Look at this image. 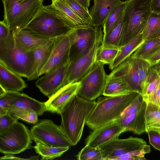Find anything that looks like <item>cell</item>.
<instances>
[{"instance_id": "47", "label": "cell", "mask_w": 160, "mask_h": 160, "mask_svg": "<svg viewBox=\"0 0 160 160\" xmlns=\"http://www.w3.org/2000/svg\"><path fill=\"white\" fill-rule=\"evenodd\" d=\"M87 10L88 11V8L89 7L91 0H75Z\"/></svg>"}, {"instance_id": "39", "label": "cell", "mask_w": 160, "mask_h": 160, "mask_svg": "<svg viewBox=\"0 0 160 160\" xmlns=\"http://www.w3.org/2000/svg\"><path fill=\"white\" fill-rule=\"evenodd\" d=\"M135 58L143 93L146 80L151 65L146 60Z\"/></svg>"}, {"instance_id": "32", "label": "cell", "mask_w": 160, "mask_h": 160, "mask_svg": "<svg viewBox=\"0 0 160 160\" xmlns=\"http://www.w3.org/2000/svg\"><path fill=\"white\" fill-rule=\"evenodd\" d=\"M120 48L102 47L101 45L97 52L96 61L108 64L110 67L118 54Z\"/></svg>"}, {"instance_id": "50", "label": "cell", "mask_w": 160, "mask_h": 160, "mask_svg": "<svg viewBox=\"0 0 160 160\" xmlns=\"http://www.w3.org/2000/svg\"><path fill=\"white\" fill-rule=\"evenodd\" d=\"M31 156L30 158L28 159V160H38L39 159V156Z\"/></svg>"}, {"instance_id": "51", "label": "cell", "mask_w": 160, "mask_h": 160, "mask_svg": "<svg viewBox=\"0 0 160 160\" xmlns=\"http://www.w3.org/2000/svg\"><path fill=\"white\" fill-rule=\"evenodd\" d=\"M16 1L18 2H22L23 1H24L26 0H15Z\"/></svg>"}, {"instance_id": "24", "label": "cell", "mask_w": 160, "mask_h": 160, "mask_svg": "<svg viewBox=\"0 0 160 160\" xmlns=\"http://www.w3.org/2000/svg\"><path fill=\"white\" fill-rule=\"evenodd\" d=\"M123 15L124 11L114 27L103 37L102 47L120 48L122 46L124 34Z\"/></svg>"}, {"instance_id": "37", "label": "cell", "mask_w": 160, "mask_h": 160, "mask_svg": "<svg viewBox=\"0 0 160 160\" xmlns=\"http://www.w3.org/2000/svg\"><path fill=\"white\" fill-rule=\"evenodd\" d=\"M151 151L150 145L148 144L138 149L121 155L116 160H146L145 155Z\"/></svg>"}, {"instance_id": "25", "label": "cell", "mask_w": 160, "mask_h": 160, "mask_svg": "<svg viewBox=\"0 0 160 160\" xmlns=\"http://www.w3.org/2000/svg\"><path fill=\"white\" fill-rule=\"evenodd\" d=\"M144 41L142 33L133 37L122 46L109 68L112 70L117 67L126 59L130 57Z\"/></svg>"}, {"instance_id": "12", "label": "cell", "mask_w": 160, "mask_h": 160, "mask_svg": "<svg viewBox=\"0 0 160 160\" xmlns=\"http://www.w3.org/2000/svg\"><path fill=\"white\" fill-rule=\"evenodd\" d=\"M147 144L146 142L142 138L131 136L125 139L115 138L99 147L103 160H116L119 156Z\"/></svg>"}, {"instance_id": "45", "label": "cell", "mask_w": 160, "mask_h": 160, "mask_svg": "<svg viewBox=\"0 0 160 160\" xmlns=\"http://www.w3.org/2000/svg\"><path fill=\"white\" fill-rule=\"evenodd\" d=\"M151 8L152 12L160 14V0H152Z\"/></svg>"}, {"instance_id": "15", "label": "cell", "mask_w": 160, "mask_h": 160, "mask_svg": "<svg viewBox=\"0 0 160 160\" xmlns=\"http://www.w3.org/2000/svg\"><path fill=\"white\" fill-rule=\"evenodd\" d=\"M68 34L58 37L50 58L40 70L38 77L69 62L70 43Z\"/></svg>"}, {"instance_id": "7", "label": "cell", "mask_w": 160, "mask_h": 160, "mask_svg": "<svg viewBox=\"0 0 160 160\" xmlns=\"http://www.w3.org/2000/svg\"><path fill=\"white\" fill-rule=\"evenodd\" d=\"M104 64L96 61L82 78L77 95L87 100H95L102 95L107 80Z\"/></svg>"}, {"instance_id": "41", "label": "cell", "mask_w": 160, "mask_h": 160, "mask_svg": "<svg viewBox=\"0 0 160 160\" xmlns=\"http://www.w3.org/2000/svg\"><path fill=\"white\" fill-rule=\"evenodd\" d=\"M18 121L8 113L0 114V133L4 131Z\"/></svg>"}, {"instance_id": "48", "label": "cell", "mask_w": 160, "mask_h": 160, "mask_svg": "<svg viewBox=\"0 0 160 160\" xmlns=\"http://www.w3.org/2000/svg\"><path fill=\"white\" fill-rule=\"evenodd\" d=\"M152 66L160 77V60Z\"/></svg>"}, {"instance_id": "26", "label": "cell", "mask_w": 160, "mask_h": 160, "mask_svg": "<svg viewBox=\"0 0 160 160\" xmlns=\"http://www.w3.org/2000/svg\"><path fill=\"white\" fill-rule=\"evenodd\" d=\"M131 92L124 81L122 79L109 76L107 80L102 95L104 96H116Z\"/></svg>"}, {"instance_id": "35", "label": "cell", "mask_w": 160, "mask_h": 160, "mask_svg": "<svg viewBox=\"0 0 160 160\" xmlns=\"http://www.w3.org/2000/svg\"><path fill=\"white\" fill-rule=\"evenodd\" d=\"M75 156L78 160H103L99 147H93L87 145Z\"/></svg>"}, {"instance_id": "36", "label": "cell", "mask_w": 160, "mask_h": 160, "mask_svg": "<svg viewBox=\"0 0 160 160\" xmlns=\"http://www.w3.org/2000/svg\"><path fill=\"white\" fill-rule=\"evenodd\" d=\"M64 0L80 18L88 25L93 27L92 19L88 11L75 0Z\"/></svg>"}, {"instance_id": "49", "label": "cell", "mask_w": 160, "mask_h": 160, "mask_svg": "<svg viewBox=\"0 0 160 160\" xmlns=\"http://www.w3.org/2000/svg\"><path fill=\"white\" fill-rule=\"evenodd\" d=\"M7 91L2 87L0 86V97L2 96L6 93Z\"/></svg>"}, {"instance_id": "29", "label": "cell", "mask_w": 160, "mask_h": 160, "mask_svg": "<svg viewBox=\"0 0 160 160\" xmlns=\"http://www.w3.org/2000/svg\"><path fill=\"white\" fill-rule=\"evenodd\" d=\"M33 148L36 153L41 156V160H52L61 156L70 148L50 146L37 143Z\"/></svg>"}, {"instance_id": "9", "label": "cell", "mask_w": 160, "mask_h": 160, "mask_svg": "<svg viewBox=\"0 0 160 160\" xmlns=\"http://www.w3.org/2000/svg\"><path fill=\"white\" fill-rule=\"evenodd\" d=\"M98 28L86 25L73 28L68 33L70 43V62L88 52L96 41Z\"/></svg>"}, {"instance_id": "2", "label": "cell", "mask_w": 160, "mask_h": 160, "mask_svg": "<svg viewBox=\"0 0 160 160\" xmlns=\"http://www.w3.org/2000/svg\"><path fill=\"white\" fill-rule=\"evenodd\" d=\"M140 94L135 92L116 96L98 97L86 124L93 130L117 120Z\"/></svg>"}, {"instance_id": "1", "label": "cell", "mask_w": 160, "mask_h": 160, "mask_svg": "<svg viewBox=\"0 0 160 160\" xmlns=\"http://www.w3.org/2000/svg\"><path fill=\"white\" fill-rule=\"evenodd\" d=\"M96 104L95 100H86L76 94L61 111L60 126L72 146L80 140L86 121Z\"/></svg>"}, {"instance_id": "31", "label": "cell", "mask_w": 160, "mask_h": 160, "mask_svg": "<svg viewBox=\"0 0 160 160\" xmlns=\"http://www.w3.org/2000/svg\"><path fill=\"white\" fill-rule=\"evenodd\" d=\"M52 4L77 28L88 25L75 13L64 0H52Z\"/></svg>"}, {"instance_id": "4", "label": "cell", "mask_w": 160, "mask_h": 160, "mask_svg": "<svg viewBox=\"0 0 160 160\" xmlns=\"http://www.w3.org/2000/svg\"><path fill=\"white\" fill-rule=\"evenodd\" d=\"M3 6V21L13 32L26 27L43 6V0H1Z\"/></svg>"}, {"instance_id": "8", "label": "cell", "mask_w": 160, "mask_h": 160, "mask_svg": "<svg viewBox=\"0 0 160 160\" xmlns=\"http://www.w3.org/2000/svg\"><path fill=\"white\" fill-rule=\"evenodd\" d=\"M32 140L35 143L52 147L72 146L60 126L49 119H42L34 125L30 129Z\"/></svg>"}, {"instance_id": "14", "label": "cell", "mask_w": 160, "mask_h": 160, "mask_svg": "<svg viewBox=\"0 0 160 160\" xmlns=\"http://www.w3.org/2000/svg\"><path fill=\"white\" fill-rule=\"evenodd\" d=\"M108 75L122 79L130 92H135L142 96V90L135 58L130 56Z\"/></svg>"}, {"instance_id": "28", "label": "cell", "mask_w": 160, "mask_h": 160, "mask_svg": "<svg viewBox=\"0 0 160 160\" xmlns=\"http://www.w3.org/2000/svg\"><path fill=\"white\" fill-rule=\"evenodd\" d=\"M147 102L145 113L147 131L152 130L160 134V110L158 105Z\"/></svg>"}, {"instance_id": "16", "label": "cell", "mask_w": 160, "mask_h": 160, "mask_svg": "<svg viewBox=\"0 0 160 160\" xmlns=\"http://www.w3.org/2000/svg\"><path fill=\"white\" fill-rule=\"evenodd\" d=\"M125 132L120 123L116 120H114L92 130L85 139V143L93 147H99L118 137Z\"/></svg>"}, {"instance_id": "46", "label": "cell", "mask_w": 160, "mask_h": 160, "mask_svg": "<svg viewBox=\"0 0 160 160\" xmlns=\"http://www.w3.org/2000/svg\"><path fill=\"white\" fill-rule=\"evenodd\" d=\"M0 160H28V158H22L15 156L14 154H4V155L0 157Z\"/></svg>"}, {"instance_id": "30", "label": "cell", "mask_w": 160, "mask_h": 160, "mask_svg": "<svg viewBox=\"0 0 160 160\" xmlns=\"http://www.w3.org/2000/svg\"><path fill=\"white\" fill-rule=\"evenodd\" d=\"M142 34L144 41L160 36V14L152 12Z\"/></svg>"}, {"instance_id": "42", "label": "cell", "mask_w": 160, "mask_h": 160, "mask_svg": "<svg viewBox=\"0 0 160 160\" xmlns=\"http://www.w3.org/2000/svg\"><path fill=\"white\" fill-rule=\"evenodd\" d=\"M150 144L153 148L160 151V134L152 130H147Z\"/></svg>"}, {"instance_id": "13", "label": "cell", "mask_w": 160, "mask_h": 160, "mask_svg": "<svg viewBox=\"0 0 160 160\" xmlns=\"http://www.w3.org/2000/svg\"><path fill=\"white\" fill-rule=\"evenodd\" d=\"M70 62L43 74L36 81V87L48 97L65 85Z\"/></svg>"}, {"instance_id": "18", "label": "cell", "mask_w": 160, "mask_h": 160, "mask_svg": "<svg viewBox=\"0 0 160 160\" xmlns=\"http://www.w3.org/2000/svg\"><path fill=\"white\" fill-rule=\"evenodd\" d=\"M80 84L79 81L67 84L48 97L45 102L46 111L60 114L63 107L77 94Z\"/></svg>"}, {"instance_id": "5", "label": "cell", "mask_w": 160, "mask_h": 160, "mask_svg": "<svg viewBox=\"0 0 160 160\" xmlns=\"http://www.w3.org/2000/svg\"><path fill=\"white\" fill-rule=\"evenodd\" d=\"M152 0H126L124 11L123 45L142 33L152 12Z\"/></svg>"}, {"instance_id": "21", "label": "cell", "mask_w": 160, "mask_h": 160, "mask_svg": "<svg viewBox=\"0 0 160 160\" xmlns=\"http://www.w3.org/2000/svg\"><path fill=\"white\" fill-rule=\"evenodd\" d=\"M57 38H53L45 44L33 51L34 62L30 74L27 78L28 81H32L38 78L40 70L50 58Z\"/></svg>"}, {"instance_id": "10", "label": "cell", "mask_w": 160, "mask_h": 160, "mask_svg": "<svg viewBox=\"0 0 160 160\" xmlns=\"http://www.w3.org/2000/svg\"><path fill=\"white\" fill-rule=\"evenodd\" d=\"M34 62L33 51L24 52L16 47L0 49V63L22 77H28Z\"/></svg>"}, {"instance_id": "3", "label": "cell", "mask_w": 160, "mask_h": 160, "mask_svg": "<svg viewBox=\"0 0 160 160\" xmlns=\"http://www.w3.org/2000/svg\"><path fill=\"white\" fill-rule=\"evenodd\" d=\"M65 16L52 3L44 6L27 27L42 36L54 38L67 34L73 28Z\"/></svg>"}, {"instance_id": "11", "label": "cell", "mask_w": 160, "mask_h": 160, "mask_svg": "<svg viewBox=\"0 0 160 160\" xmlns=\"http://www.w3.org/2000/svg\"><path fill=\"white\" fill-rule=\"evenodd\" d=\"M102 28H98L96 41L88 52L78 60L70 62L65 85L79 82L96 62L97 52L102 41L103 32Z\"/></svg>"}, {"instance_id": "38", "label": "cell", "mask_w": 160, "mask_h": 160, "mask_svg": "<svg viewBox=\"0 0 160 160\" xmlns=\"http://www.w3.org/2000/svg\"><path fill=\"white\" fill-rule=\"evenodd\" d=\"M21 94L19 92H7L5 94L0 97V114L7 113L10 104Z\"/></svg>"}, {"instance_id": "43", "label": "cell", "mask_w": 160, "mask_h": 160, "mask_svg": "<svg viewBox=\"0 0 160 160\" xmlns=\"http://www.w3.org/2000/svg\"><path fill=\"white\" fill-rule=\"evenodd\" d=\"M160 83L159 77L150 82L148 85L144 93L142 96L145 101H146L157 88Z\"/></svg>"}, {"instance_id": "34", "label": "cell", "mask_w": 160, "mask_h": 160, "mask_svg": "<svg viewBox=\"0 0 160 160\" xmlns=\"http://www.w3.org/2000/svg\"><path fill=\"white\" fill-rule=\"evenodd\" d=\"M15 47L13 32L3 20L0 22V49H9Z\"/></svg>"}, {"instance_id": "22", "label": "cell", "mask_w": 160, "mask_h": 160, "mask_svg": "<svg viewBox=\"0 0 160 160\" xmlns=\"http://www.w3.org/2000/svg\"><path fill=\"white\" fill-rule=\"evenodd\" d=\"M27 110L33 111L38 115H42L46 111L45 102H40L25 94L22 93L20 97L10 104L8 112L12 115Z\"/></svg>"}, {"instance_id": "27", "label": "cell", "mask_w": 160, "mask_h": 160, "mask_svg": "<svg viewBox=\"0 0 160 160\" xmlns=\"http://www.w3.org/2000/svg\"><path fill=\"white\" fill-rule=\"evenodd\" d=\"M160 48V36L144 41L131 56L146 60Z\"/></svg>"}, {"instance_id": "19", "label": "cell", "mask_w": 160, "mask_h": 160, "mask_svg": "<svg viewBox=\"0 0 160 160\" xmlns=\"http://www.w3.org/2000/svg\"><path fill=\"white\" fill-rule=\"evenodd\" d=\"M121 0H94L93 4L88 10L94 28H102L109 15Z\"/></svg>"}, {"instance_id": "33", "label": "cell", "mask_w": 160, "mask_h": 160, "mask_svg": "<svg viewBox=\"0 0 160 160\" xmlns=\"http://www.w3.org/2000/svg\"><path fill=\"white\" fill-rule=\"evenodd\" d=\"M125 5V1H122L111 12L102 27L103 37L106 35L115 25L124 11Z\"/></svg>"}, {"instance_id": "20", "label": "cell", "mask_w": 160, "mask_h": 160, "mask_svg": "<svg viewBox=\"0 0 160 160\" xmlns=\"http://www.w3.org/2000/svg\"><path fill=\"white\" fill-rule=\"evenodd\" d=\"M147 102L145 101L142 107L138 112L124 116H120L116 120L125 130L140 135L146 132L145 113Z\"/></svg>"}, {"instance_id": "6", "label": "cell", "mask_w": 160, "mask_h": 160, "mask_svg": "<svg viewBox=\"0 0 160 160\" xmlns=\"http://www.w3.org/2000/svg\"><path fill=\"white\" fill-rule=\"evenodd\" d=\"M30 131L18 121L0 133V152L4 154H16L32 147Z\"/></svg>"}, {"instance_id": "40", "label": "cell", "mask_w": 160, "mask_h": 160, "mask_svg": "<svg viewBox=\"0 0 160 160\" xmlns=\"http://www.w3.org/2000/svg\"><path fill=\"white\" fill-rule=\"evenodd\" d=\"M38 115L33 111L27 110L12 115L18 120L20 119L28 123L35 124L38 122Z\"/></svg>"}, {"instance_id": "17", "label": "cell", "mask_w": 160, "mask_h": 160, "mask_svg": "<svg viewBox=\"0 0 160 160\" xmlns=\"http://www.w3.org/2000/svg\"><path fill=\"white\" fill-rule=\"evenodd\" d=\"M13 33L16 47L24 52L33 51L53 38L40 35L27 27Z\"/></svg>"}, {"instance_id": "23", "label": "cell", "mask_w": 160, "mask_h": 160, "mask_svg": "<svg viewBox=\"0 0 160 160\" xmlns=\"http://www.w3.org/2000/svg\"><path fill=\"white\" fill-rule=\"evenodd\" d=\"M22 77L0 63V86L7 92L22 91L27 87Z\"/></svg>"}, {"instance_id": "44", "label": "cell", "mask_w": 160, "mask_h": 160, "mask_svg": "<svg viewBox=\"0 0 160 160\" xmlns=\"http://www.w3.org/2000/svg\"><path fill=\"white\" fill-rule=\"evenodd\" d=\"M160 60V48L147 59V60L151 65H153Z\"/></svg>"}]
</instances>
